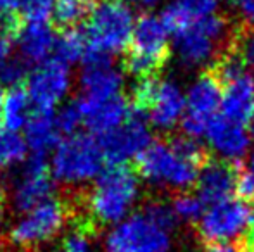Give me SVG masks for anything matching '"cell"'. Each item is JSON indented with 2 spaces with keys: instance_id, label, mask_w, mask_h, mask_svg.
Returning a JSON list of instances; mask_svg holds the SVG:
<instances>
[{
  "instance_id": "ac0fdd59",
  "label": "cell",
  "mask_w": 254,
  "mask_h": 252,
  "mask_svg": "<svg viewBox=\"0 0 254 252\" xmlns=\"http://www.w3.org/2000/svg\"><path fill=\"white\" fill-rule=\"evenodd\" d=\"M19 54L26 64H42L49 59L56 45V33L49 23H23L16 38Z\"/></svg>"
},
{
  "instance_id": "d4e9b609",
  "label": "cell",
  "mask_w": 254,
  "mask_h": 252,
  "mask_svg": "<svg viewBox=\"0 0 254 252\" xmlns=\"http://www.w3.org/2000/svg\"><path fill=\"white\" fill-rule=\"evenodd\" d=\"M94 3H85V2H57L54 5V21L57 26L63 30L66 28H74L87 19L90 14Z\"/></svg>"
},
{
  "instance_id": "ee69618b",
  "label": "cell",
  "mask_w": 254,
  "mask_h": 252,
  "mask_svg": "<svg viewBox=\"0 0 254 252\" xmlns=\"http://www.w3.org/2000/svg\"><path fill=\"white\" fill-rule=\"evenodd\" d=\"M234 2H237V3H241V2H244V0H234Z\"/></svg>"
},
{
  "instance_id": "f6af8a7d",
  "label": "cell",
  "mask_w": 254,
  "mask_h": 252,
  "mask_svg": "<svg viewBox=\"0 0 254 252\" xmlns=\"http://www.w3.org/2000/svg\"><path fill=\"white\" fill-rule=\"evenodd\" d=\"M253 137H254V123H253Z\"/></svg>"
},
{
  "instance_id": "74e56055",
  "label": "cell",
  "mask_w": 254,
  "mask_h": 252,
  "mask_svg": "<svg viewBox=\"0 0 254 252\" xmlns=\"http://www.w3.org/2000/svg\"><path fill=\"white\" fill-rule=\"evenodd\" d=\"M239 5L242 7V12L246 16V23L254 24V0H244Z\"/></svg>"
},
{
  "instance_id": "d6986e66",
  "label": "cell",
  "mask_w": 254,
  "mask_h": 252,
  "mask_svg": "<svg viewBox=\"0 0 254 252\" xmlns=\"http://www.w3.org/2000/svg\"><path fill=\"white\" fill-rule=\"evenodd\" d=\"M81 97L92 101H102L120 95L123 87V74L113 64H95L85 66L80 76Z\"/></svg>"
},
{
  "instance_id": "484cf974",
  "label": "cell",
  "mask_w": 254,
  "mask_h": 252,
  "mask_svg": "<svg viewBox=\"0 0 254 252\" xmlns=\"http://www.w3.org/2000/svg\"><path fill=\"white\" fill-rule=\"evenodd\" d=\"M194 21V16L189 12V9L184 5L182 0L170 3L166 9L163 10V16H161V23L166 28L168 33H173L177 37L178 33H182L184 30H187Z\"/></svg>"
},
{
  "instance_id": "ffe728a7",
  "label": "cell",
  "mask_w": 254,
  "mask_h": 252,
  "mask_svg": "<svg viewBox=\"0 0 254 252\" xmlns=\"http://www.w3.org/2000/svg\"><path fill=\"white\" fill-rule=\"evenodd\" d=\"M185 112V95L175 81L163 80L154 105L149 111V121L161 130H170Z\"/></svg>"
},
{
  "instance_id": "f546056e",
  "label": "cell",
  "mask_w": 254,
  "mask_h": 252,
  "mask_svg": "<svg viewBox=\"0 0 254 252\" xmlns=\"http://www.w3.org/2000/svg\"><path fill=\"white\" fill-rule=\"evenodd\" d=\"M80 125H83V116H81L78 102H69L64 107H61L56 114V126L61 135L71 137L76 133Z\"/></svg>"
},
{
  "instance_id": "b9f144b4",
  "label": "cell",
  "mask_w": 254,
  "mask_h": 252,
  "mask_svg": "<svg viewBox=\"0 0 254 252\" xmlns=\"http://www.w3.org/2000/svg\"><path fill=\"white\" fill-rule=\"evenodd\" d=\"M57 2H85V3H94L95 0H57Z\"/></svg>"
},
{
  "instance_id": "7402d4cb",
  "label": "cell",
  "mask_w": 254,
  "mask_h": 252,
  "mask_svg": "<svg viewBox=\"0 0 254 252\" xmlns=\"http://www.w3.org/2000/svg\"><path fill=\"white\" fill-rule=\"evenodd\" d=\"M31 116V101L23 87L9 88L3 97L2 125L9 131L21 130Z\"/></svg>"
},
{
  "instance_id": "8992f818",
  "label": "cell",
  "mask_w": 254,
  "mask_h": 252,
  "mask_svg": "<svg viewBox=\"0 0 254 252\" xmlns=\"http://www.w3.org/2000/svg\"><path fill=\"white\" fill-rule=\"evenodd\" d=\"M71 218L73 209L67 199H47L10 226L7 240L17 249H33L56 239Z\"/></svg>"
},
{
  "instance_id": "f1b7e54d",
  "label": "cell",
  "mask_w": 254,
  "mask_h": 252,
  "mask_svg": "<svg viewBox=\"0 0 254 252\" xmlns=\"http://www.w3.org/2000/svg\"><path fill=\"white\" fill-rule=\"evenodd\" d=\"M95 233L83 226L73 225V230L63 237L59 252H92V237Z\"/></svg>"
},
{
  "instance_id": "3957f363",
  "label": "cell",
  "mask_w": 254,
  "mask_h": 252,
  "mask_svg": "<svg viewBox=\"0 0 254 252\" xmlns=\"http://www.w3.org/2000/svg\"><path fill=\"white\" fill-rule=\"evenodd\" d=\"M171 55L168 31L161 19L152 14L138 16L133 24L131 40L125 50L123 69L138 78L156 76Z\"/></svg>"
},
{
  "instance_id": "6da1fadb",
  "label": "cell",
  "mask_w": 254,
  "mask_h": 252,
  "mask_svg": "<svg viewBox=\"0 0 254 252\" xmlns=\"http://www.w3.org/2000/svg\"><path fill=\"white\" fill-rule=\"evenodd\" d=\"M138 195V175L128 166H111L88 192H76L73 216H85L95 228L118 225L130 212Z\"/></svg>"
},
{
  "instance_id": "7c38bea8",
  "label": "cell",
  "mask_w": 254,
  "mask_h": 252,
  "mask_svg": "<svg viewBox=\"0 0 254 252\" xmlns=\"http://www.w3.org/2000/svg\"><path fill=\"white\" fill-rule=\"evenodd\" d=\"M69 87V69L56 57L38 64L31 73H28L26 78V92L30 101L40 111H54V107L66 97Z\"/></svg>"
},
{
  "instance_id": "d6a6232c",
  "label": "cell",
  "mask_w": 254,
  "mask_h": 252,
  "mask_svg": "<svg viewBox=\"0 0 254 252\" xmlns=\"http://www.w3.org/2000/svg\"><path fill=\"white\" fill-rule=\"evenodd\" d=\"M189 12L194 16V19H201L214 12L218 7V0H182Z\"/></svg>"
},
{
  "instance_id": "9a60e30c",
  "label": "cell",
  "mask_w": 254,
  "mask_h": 252,
  "mask_svg": "<svg viewBox=\"0 0 254 252\" xmlns=\"http://www.w3.org/2000/svg\"><path fill=\"white\" fill-rule=\"evenodd\" d=\"M206 138L218 154L223 155L227 161H241L246 155L251 144L249 133L246 131V126H241L237 123L230 121L225 116L218 114L213 118L206 131Z\"/></svg>"
},
{
  "instance_id": "5b68a950",
  "label": "cell",
  "mask_w": 254,
  "mask_h": 252,
  "mask_svg": "<svg viewBox=\"0 0 254 252\" xmlns=\"http://www.w3.org/2000/svg\"><path fill=\"white\" fill-rule=\"evenodd\" d=\"M135 171L154 185L185 192L197 183L201 169L178 155L168 140H156L135 157Z\"/></svg>"
},
{
  "instance_id": "1f68e13d",
  "label": "cell",
  "mask_w": 254,
  "mask_h": 252,
  "mask_svg": "<svg viewBox=\"0 0 254 252\" xmlns=\"http://www.w3.org/2000/svg\"><path fill=\"white\" fill-rule=\"evenodd\" d=\"M234 194L239 197V201L251 205L254 204V173L251 169H246L242 164H239L237 169Z\"/></svg>"
},
{
  "instance_id": "4fadbf2b",
  "label": "cell",
  "mask_w": 254,
  "mask_h": 252,
  "mask_svg": "<svg viewBox=\"0 0 254 252\" xmlns=\"http://www.w3.org/2000/svg\"><path fill=\"white\" fill-rule=\"evenodd\" d=\"M241 161H227L223 157H209L199 171L197 197L204 205L228 201L235 190V178Z\"/></svg>"
},
{
  "instance_id": "603a6c76",
  "label": "cell",
  "mask_w": 254,
  "mask_h": 252,
  "mask_svg": "<svg viewBox=\"0 0 254 252\" xmlns=\"http://www.w3.org/2000/svg\"><path fill=\"white\" fill-rule=\"evenodd\" d=\"M85 52H87V35L81 28H66L59 37H56L54 57L59 59L66 66L83 59Z\"/></svg>"
},
{
  "instance_id": "e575fe53",
  "label": "cell",
  "mask_w": 254,
  "mask_h": 252,
  "mask_svg": "<svg viewBox=\"0 0 254 252\" xmlns=\"http://www.w3.org/2000/svg\"><path fill=\"white\" fill-rule=\"evenodd\" d=\"M10 42H12V37L5 33V31L0 30V67L7 62L10 54Z\"/></svg>"
},
{
  "instance_id": "83f0119b",
  "label": "cell",
  "mask_w": 254,
  "mask_h": 252,
  "mask_svg": "<svg viewBox=\"0 0 254 252\" xmlns=\"http://www.w3.org/2000/svg\"><path fill=\"white\" fill-rule=\"evenodd\" d=\"M142 212H144L152 223H156L159 228L166 230V232H171V230L177 226L178 218L175 216L173 207H171V204H168V202L152 201V202H149V204H145Z\"/></svg>"
},
{
  "instance_id": "52a82bcc",
  "label": "cell",
  "mask_w": 254,
  "mask_h": 252,
  "mask_svg": "<svg viewBox=\"0 0 254 252\" xmlns=\"http://www.w3.org/2000/svg\"><path fill=\"white\" fill-rule=\"evenodd\" d=\"M104 247L106 252H170L171 237L144 212H137L114 225Z\"/></svg>"
},
{
  "instance_id": "30bf717a",
  "label": "cell",
  "mask_w": 254,
  "mask_h": 252,
  "mask_svg": "<svg viewBox=\"0 0 254 252\" xmlns=\"http://www.w3.org/2000/svg\"><path fill=\"white\" fill-rule=\"evenodd\" d=\"M221 88L220 81L211 71H204L190 87L185 97V112L182 116V128L185 135L192 138L206 137L209 123L221 107Z\"/></svg>"
},
{
  "instance_id": "44dd1931",
  "label": "cell",
  "mask_w": 254,
  "mask_h": 252,
  "mask_svg": "<svg viewBox=\"0 0 254 252\" xmlns=\"http://www.w3.org/2000/svg\"><path fill=\"white\" fill-rule=\"evenodd\" d=\"M26 128V145L33 151V155H47L52 149H56L61 142V133L56 126V114L54 111L31 112L30 119L24 125Z\"/></svg>"
},
{
  "instance_id": "8fae6325",
  "label": "cell",
  "mask_w": 254,
  "mask_h": 252,
  "mask_svg": "<svg viewBox=\"0 0 254 252\" xmlns=\"http://www.w3.org/2000/svg\"><path fill=\"white\" fill-rule=\"evenodd\" d=\"M54 190V176L47 159L33 155L23 164L10 187V202L14 211L28 212L44 201L51 199Z\"/></svg>"
},
{
  "instance_id": "7bdbcfd3",
  "label": "cell",
  "mask_w": 254,
  "mask_h": 252,
  "mask_svg": "<svg viewBox=\"0 0 254 252\" xmlns=\"http://www.w3.org/2000/svg\"><path fill=\"white\" fill-rule=\"evenodd\" d=\"M251 171L254 173V154H253V159H251Z\"/></svg>"
},
{
  "instance_id": "f35d334b",
  "label": "cell",
  "mask_w": 254,
  "mask_h": 252,
  "mask_svg": "<svg viewBox=\"0 0 254 252\" xmlns=\"http://www.w3.org/2000/svg\"><path fill=\"white\" fill-rule=\"evenodd\" d=\"M3 218H5V190L0 187V226L3 223Z\"/></svg>"
},
{
  "instance_id": "7a4b0ae2",
  "label": "cell",
  "mask_w": 254,
  "mask_h": 252,
  "mask_svg": "<svg viewBox=\"0 0 254 252\" xmlns=\"http://www.w3.org/2000/svg\"><path fill=\"white\" fill-rule=\"evenodd\" d=\"M133 24L131 10L123 0H99L87 17L85 66L113 64V55L127 50Z\"/></svg>"
},
{
  "instance_id": "9c48e42d",
  "label": "cell",
  "mask_w": 254,
  "mask_h": 252,
  "mask_svg": "<svg viewBox=\"0 0 254 252\" xmlns=\"http://www.w3.org/2000/svg\"><path fill=\"white\" fill-rule=\"evenodd\" d=\"M254 223V207L251 204L228 199L207 207L197 221L199 235L204 242H230L237 239Z\"/></svg>"
},
{
  "instance_id": "cb8c5ba5",
  "label": "cell",
  "mask_w": 254,
  "mask_h": 252,
  "mask_svg": "<svg viewBox=\"0 0 254 252\" xmlns=\"http://www.w3.org/2000/svg\"><path fill=\"white\" fill-rule=\"evenodd\" d=\"M26 149V140L17 131L0 130V171H5L24 161Z\"/></svg>"
},
{
  "instance_id": "8d00e7d4",
  "label": "cell",
  "mask_w": 254,
  "mask_h": 252,
  "mask_svg": "<svg viewBox=\"0 0 254 252\" xmlns=\"http://www.w3.org/2000/svg\"><path fill=\"white\" fill-rule=\"evenodd\" d=\"M17 2L19 0H0V16H9L17 12Z\"/></svg>"
},
{
  "instance_id": "4316f807",
  "label": "cell",
  "mask_w": 254,
  "mask_h": 252,
  "mask_svg": "<svg viewBox=\"0 0 254 252\" xmlns=\"http://www.w3.org/2000/svg\"><path fill=\"white\" fill-rule=\"evenodd\" d=\"M173 212L178 219H184L189 223H197L204 212V204L197 195L187 194V192H178L175 195V201L171 204Z\"/></svg>"
},
{
  "instance_id": "ba28073f",
  "label": "cell",
  "mask_w": 254,
  "mask_h": 252,
  "mask_svg": "<svg viewBox=\"0 0 254 252\" xmlns=\"http://www.w3.org/2000/svg\"><path fill=\"white\" fill-rule=\"evenodd\" d=\"M147 121L149 116L145 112L130 105V112L123 125L97 137L104 161L109 166H123L130 157H137L151 144Z\"/></svg>"
},
{
  "instance_id": "d590c367",
  "label": "cell",
  "mask_w": 254,
  "mask_h": 252,
  "mask_svg": "<svg viewBox=\"0 0 254 252\" xmlns=\"http://www.w3.org/2000/svg\"><path fill=\"white\" fill-rule=\"evenodd\" d=\"M241 246L244 252H254V223L248 228V232L244 233V239H242Z\"/></svg>"
},
{
  "instance_id": "ab89813d",
  "label": "cell",
  "mask_w": 254,
  "mask_h": 252,
  "mask_svg": "<svg viewBox=\"0 0 254 252\" xmlns=\"http://www.w3.org/2000/svg\"><path fill=\"white\" fill-rule=\"evenodd\" d=\"M131 3H135V5H140V7H152L156 5L159 0H130Z\"/></svg>"
},
{
  "instance_id": "60d3db41",
  "label": "cell",
  "mask_w": 254,
  "mask_h": 252,
  "mask_svg": "<svg viewBox=\"0 0 254 252\" xmlns=\"http://www.w3.org/2000/svg\"><path fill=\"white\" fill-rule=\"evenodd\" d=\"M3 97H5V94H3V88L0 87V125H2V111H3Z\"/></svg>"
},
{
  "instance_id": "5bb4252c",
  "label": "cell",
  "mask_w": 254,
  "mask_h": 252,
  "mask_svg": "<svg viewBox=\"0 0 254 252\" xmlns=\"http://www.w3.org/2000/svg\"><path fill=\"white\" fill-rule=\"evenodd\" d=\"M76 102L83 116V125L97 137L120 128L130 112V101L121 94L102 101L80 97Z\"/></svg>"
},
{
  "instance_id": "836d02e7",
  "label": "cell",
  "mask_w": 254,
  "mask_h": 252,
  "mask_svg": "<svg viewBox=\"0 0 254 252\" xmlns=\"http://www.w3.org/2000/svg\"><path fill=\"white\" fill-rule=\"evenodd\" d=\"M202 252H244L241 242H204Z\"/></svg>"
},
{
  "instance_id": "277c9868",
  "label": "cell",
  "mask_w": 254,
  "mask_h": 252,
  "mask_svg": "<svg viewBox=\"0 0 254 252\" xmlns=\"http://www.w3.org/2000/svg\"><path fill=\"white\" fill-rule=\"evenodd\" d=\"M102 152L97 138L74 133L59 142L52 157V176L66 187H78L101 175Z\"/></svg>"
},
{
  "instance_id": "e0dca14e",
  "label": "cell",
  "mask_w": 254,
  "mask_h": 252,
  "mask_svg": "<svg viewBox=\"0 0 254 252\" xmlns=\"http://www.w3.org/2000/svg\"><path fill=\"white\" fill-rule=\"evenodd\" d=\"M175 42H177V50L182 62L187 66H201L209 61L213 62L220 55L216 52V47L218 45L223 47L220 42L202 30L199 21H194L187 30L178 33L175 37Z\"/></svg>"
},
{
  "instance_id": "2e32d148",
  "label": "cell",
  "mask_w": 254,
  "mask_h": 252,
  "mask_svg": "<svg viewBox=\"0 0 254 252\" xmlns=\"http://www.w3.org/2000/svg\"><path fill=\"white\" fill-rule=\"evenodd\" d=\"M221 116L246 126L254 118V80L251 74L237 78L223 87L221 95Z\"/></svg>"
},
{
  "instance_id": "4dcf8cb0",
  "label": "cell",
  "mask_w": 254,
  "mask_h": 252,
  "mask_svg": "<svg viewBox=\"0 0 254 252\" xmlns=\"http://www.w3.org/2000/svg\"><path fill=\"white\" fill-rule=\"evenodd\" d=\"M28 78V64L23 59H7V62L0 67V85L7 88L21 87Z\"/></svg>"
}]
</instances>
